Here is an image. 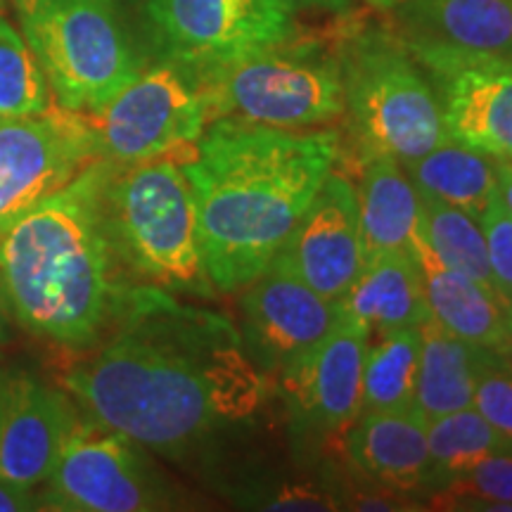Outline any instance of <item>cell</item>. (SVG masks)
Listing matches in <instances>:
<instances>
[{
  "label": "cell",
  "mask_w": 512,
  "mask_h": 512,
  "mask_svg": "<svg viewBox=\"0 0 512 512\" xmlns=\"http://www.w3.org/2000/svg\"><path fill=\"white\" fill-rule=\"evenodd\" d=\"M366 261L382 254H413L418 247L420 195L394 157L368 152L356 188Z\"/></svg>",
  "instance_id": "obj_20"
},
{
  "label": "cell",
  "mask_w": 512,
  "mask_h": 512,
  "mask_svg": "<svg viewBox=\"0 0 512 512\" xmlns=\"http://www.w3.org/2000/svg\"><path fill=\"white\" fill-rule=\"evenodd\" d=\"M368 342L370 332L339 311L328 335L275 375L292 425L306 437H344L361 415Z\"/></svg>",
  "instance_id": "obj_13"
},
{
  "label": "cell",
  "mask_w": 512,
  "mask_h": 512,
  "mask_svg": "<svg viewBox=\"0 0 512 512\" xmlns=\"http://www.w3.org/2000/svg\"><path fill=\"white\" fill-rule=\"evenodd\" d=\"M370 8L380 10V12H389V15H396V12H403L413 5L425 3V0H366Z\"/></svg>",
  "instance_id": "obj_34"
},
{
  "label": "cell",
  "mask_w": 512,
  "mask_h": 512,
  "mask_svg": "<svg viewBox=\"0 0 512 512\" xmlns=\"http://www.w3.org/2000/svg\"><path fill=\"white\" fill-rule=\"evenodd\" d=\"M207 100L209 124L238 119L273 128H309L344 114L335 38L299 36L233 60L190 69Z\"/></svg>",
  "instance_id": "obj_6"
},
{
  "label": "cell",
  "mask_w": 512,
  "mask_h": 512,
  "mask_svg": "<svg viewBox=\"0 0 512 512\" xmlns=\"http://www.w3.org/2000/svg\"><path fill=\"white\" fill-rule=\"evenodd\" d=\"M479 349L441 330L432 318L420 325L415 411L425 420L472 406Z\"/></svg>",
  "instance_id": "obj_22"
},
{
  "label": "cell",
  "mask_w": 512,
  "mask_h": 512,
  "mask_svg": "<svg viewBox=\"0 0 512 512\" xmlns=\"http://www.w3.org/2000/svg\"><path fill=\"white\" fill-rule=\"evenodd\" d=\"M273 261L330 302L349 292L366 264V249L356 185L347 176L330 171Z\"/></svg>",
  "instance_id": "obj_15"
},
{
  "label": "cell",
  "mask_w": 512,
  "mask_h": 512,
  "mask_svg": "<svg viewBox=\"0 0 512 512\" xmlns=\"http://www.w3.org/2000/svg\"><path fill=\"white\" fill-rule=\"evenodd\" d=\"M425 510L512 512V451L496 453L465 475L434 486Z\"/></svg>",
  "instance_id": "obj_28"
},
{
  "label": "cell",
  "mask_w": 512,
  "mask_h": 512,
  "mask_svg": "<svg viewBox=\"0 0 512 512\" xmlns=\"http://www.w3.org/2000/svg\"><path fill=\"white\" fill-rule=\"evenodd\" d=\"M510 354L479 349L472 406L479 415L512 441V363Z\"/></svg>",
  "instance_id": "obj_29"
},
{
  "label": "cell",
  "mask_w": 512,
  "mask_h": 512,
  "mask_svg": "<svg viewBox=\"0 0 512 512\" xmlns=\"http://www.w3.org/2000/svg\"><path fill=\"white\" fill-rule=\"evenodd\" d=\"M64 373L88 418L150 453L181 460L261 406L264 373L228 318L140 285L100 339Z\"/></svg>",
  "instance_id": "obj_1"
},
{
  "label": "cell",
  "mask_w": 512,
  "mask_h": 512,
  "mask_svg": "<svg viewBox=\"0 0 512 512\" xmlns=\"http://www.w3.org/2000/svg\"><path fill=\"white\" fill-rule=\"evenodd\" d=\"M437 93L446 138L512 162V57L408 43Z\"/></svg>",
  "instance_id": "obj_12"
},
{
  "label": "cell",
  "mask_w": 512,
  "mask_h": 512,
  "mask_svg": "<svg viewBox=\"0 0 512 512\" xmlns=\"http://www.w3.org/2000/svg\"><path fill=\"white\" fill-rule=\"evenodd\" d=\"M494 169H496L498 195H501L503 204L512 214V162L510 159H494Z\"/></svg>",
  "instance_id": "obj_33"
},
{
  "label": "cell",
  "mask_w": 512,
  "mask_h": 512,
  "mask_svg": "<svg viewBox=\"0 0 512 512\" xmlns=\"http://www.w3.org/2000/svg\"><path fill=\"white\" fill-rule=\"evenodd\" d=\"M259 510H339V503L328 482H287L275 484L268 494L256 498Z\"/></svg>",
  "instance_id": "obj_31"
},
{
  "label": "cell",
  "mask_w": 512,
  "mask_h": 512,
  "mask_svg": "<svg viewBox=\"0 0 512 512\" xmlns=\"http://www.w3.org/2000/svg\"><path fill=\"white\" fill-rule=\"evenodd\" d=\"M418 361L420 328L387 332L368 342L361 377V413L413 408Z\"/></svg>",
  "instance_id": "obj_25"
},
{
  "label": "cell",
  "mask_w": 512,
  "mask_h": 512,
  "mask_svg": "<svg viewBox=\"0 0 512 512\" xmlns=\"http://www.w3.org/2000/svg\"><path fill=\"white\" fill-rule=\"evenodd\" d=\"M19 24L64 110H102L145 67L119 0H38Z\"/></svg>",
  "instance_id": "obj_7"
},
{
  "label": "cell",
  "mask_w": 512,
  "mask_h": 512,
  "mask_svg": "<svg viewBox=\"0 0 512 512\" xmlns=\"http://www.w3.org/2000/svg\"><path fill=\"white\" fill-rule=\"evenodd\" d=\"M240 299L242 344L264 375H278L318 344L339 318V304L320 297L297 275L271 261Z\"/></svg>",
  "instance_id": "obj_14"
},
{
  "label": "cell",
  "mask_w": 512,
  "mask_h": 512,
  "mask_svg": "<svg viewBox=\"0 0 512 512\" xmlns=\"http://www.w3.org/2000/svg\"><path fill=\"white\" fill-rule=\"evenodd\" d=\"M0 396H3V377H0Z\"/></svg>",
  "instance_id": "obj_40"
},
{
  "label": "cell",
  "mask_w": 512,
  "mask_h": 512,
  "mask_svg": "<svg viewBox=\"0 0 512 512\" xmlns=\"http://www.w3.org/2000/svg\"><path fill=\"white\" fill-rule=\"evenodd\" d=\"M0 3H3V0H0Z\"/></svg>",
  "instance_id": "obj_42"
},
{
  "label": "cell",
  "mask_w": 512,
  "mask_h": 512,
  "mask_svg": "<svg viewBox=\"0 0 512 512\" xmlns=\"http://www.w3.org/2000/svg\"><path fill=\"white\" fill-rule=\"evenodd\" d=\"M83 411L67 389L19 373L0 396V479L38 489L53 475Z\"/></svg>",
  "instance_id": "obj_16"
},
{
  "label": "cell",
  "mask_w": 512,
  "mask_h": 512,
  "mask_svg": "<svg viewBox=\"0 0 512 512\" xmlns=\"http://www.w3.org/2000/svg\"><path fill=\"white\" fill-rule=\"evenodd\" d=\"M354 0H318V10L337 12V15H347Z\"/></svg>",
  "instance_id": "obj_35"
},
{
  "label": "cell",
  "mask_w": 512,
  "mask_h": 512,
  "mask_svg": "<svg viewBox=\"0 0 512 512\" xmlns=\"http://www.w3.org/2000/svg\"><path fill=\"white\" fill-rule=\"evenodd\" d=\"M38 505L62 512H147L174 508V494L145 446L83 413Z\"/></svg>",
  "instance_id": "obj_8"
},
{
  "label": "cell",
  "mask_w": 512,
  "mask_h": 512,
  "mask_svg": "<svg viewBox=\"0 0 512 512\" xmlns=\"http://www.w3.org/2000/svg\"><path fill=\"white\" fill-rule=\"evenodd\" d=\"M55 105L29 41L0 12V117H38Z\"/></svg>",
  "instance_id": "obj_27"
},
{
  "label": "cell",
  "mask_w": 512,
  "mask_h": 512,
  "mask_svg": "<svg viewBox=\"0 0 512 512\" xmlns=\"http://www.w3.org/2000/svg\"><path fill=\"white\" fill-rule=\"evenodd\" d=\"M337 155V131L238 119H216L204 128L183 166L214 290H242L271 264Z\"/></svg>",
  "instance_id": "obj_2"
},
{
  "label": "cell",
  "mask_w": 512,
  "mask_h": 512,
  "mask_svg": "<svg viewBox=\"0 0 512 512\" xmlns=\"http://www.w3.org/2000/svg\"><path fill=\"white\" fill-rule=\"evenodd\" d=\"M119 3H136V0H119Z\"/></svg>",
  "instance_id": "obj_41"
},
{
  "label": "cell",
  "mask_w": 512,
  "mask_h": 512,
  "mask_svg": "<svg viewBox=\"0 0 512 512\" xmlns=\"http://www.w3.org/2000/svg\"><path fill=\"white\" fill-rule=\"evenodd\" d=\"M479 223L484 230L494 290L505 306L512 302V214L503 204L498 190L479 216Z\"/></svg>",
  "instance_id": "obj_30"
},
{
  "label": "cell",
  "mask_w": 512,
  "mask_h": 512,
  "mask_svg": "<svg viewBox=\"0 0 512 512\" xmlns=\"http://www.w3.org/2000/svg\"><path fill=\"white\" fill-rule=\"evenodd\" d=\"M403 169L420 195L465 209L477 219L498 190L494 157L451 138L441 140L427 155L403 164Z\"/></svg>",
  "instance_id": "obj_23"
},
{
  "label": "cell",
  "mask_w": 512,
  "mask_h": 512,
  "mask_svg": "<svg viewBox=\"0 0 512 512\" xmlns=\"http://www.w3.org/2000/svg\"><path fill=\"white\" fill-rule=\"evenodd\" d=\"M394 22L408 43L512 57V0H425Z\"/></svg>",
  "instance_id": "obj_18"
},
{
  "label": "cell",
  "mask_w": 512,
  "mask_h": 512,
  "mask_svg": "<svg viewBox=\"0 0 512 512\" xmlns=\"http://www.w3.org/2000/svg\"><path fill=\"white\" fill-rule=\"evenodd\" d=\"M337 304L339 311L358 320L370 337L418 330L430 318L422 273L413 254H382L368 259Z\"/></svg>",
  "instance_id": "obj_21"
},
{
  "label": "cell",
  "mask_w": 512,
  "mask_h": 512,
  "mask_svg": "<svg viewBox=\"0 0 512 512\" xmlns=\"http://www.w3.org/2000/svg\"><path fill=\"white\" fill-rule=\"evenodd\" d=\"M503 311H505V337H508V351L512 356V302L505 304Z\"/></svg>",
  "instance_id": "obj_38"
},
{
  "label": "cell",
  "mask_w": 512,
  "mask_h": 512,
  "mask_svg": "<svg viewBox=\"0 0 512 512\" xmlns=\"http://www.w3.org/2000/svg\"><path fill=\"white\" fill-rule=\"evenodd\" d=\"M344 114L363 152L408 164L446 140L430 76L396 27L349 22L335 36Z\"/></svg>",
  "instance_id": "obj_5"
},
{
  "label": "cell",
  "mask_w": 512,
  "mask_h": 512,
  "mask_svg": "<svg viewBox=\"0 0 512 512\" xmlns=\"http://www.w3.org/2000/svg\"><path fill=\"white\" fill-rule=\"evenodd\" d=\"M41 510L36 489L12 484L8 479H0V512H27Z\"/></svg>",
  "instance_id": "obj_32"
},
{
  "label": "cell",
  "mask_w": 512,
  "mask_h": 512,
  "mask_svg": "<svg viewBox=\"0 0 512 512\" xmlns=\"http://www.w3.org/2000/svg\"><path fill=\"white\" fill-rule=\"evenodd\" d=\"M415 259L422 273L427 313L434 323L470 347L510 354L498 294L470 275L439 264L422 247L415 249Z\"/></svg>",
  "instance_id": "obj_19"
},
{
  "label": "cell",
  "mask_w": 512,
  "mask_h": 512,
  "mask_svg": "<svg viewBox=\"0 0 512 512\" xmlns=\"http://www.w3.org/2000/svg\"><path fill=\"white\" fill-rule=\"evenodd\" d=\"M3 309H5V299H3V292H0V332H3Z\"/></svg>",
  "instance_id": "obj_39"
},
{
  "label": "cell",
  "mask_w": 512,
  "mask_h": 512,
  "mask_svg": "<svg viewBox=\"0 0 512 512\" xmlns=\"http://www.w3.org/2000/svg\"><path fill=\"white\" fill-rule=\"evenodd\" d=\"M3 3H8L10 8L17 12V17L24 19L27 15H31V12H34L38 0H3Z\"/></svg>",
  "instance_id": "obj_36"
},
{
  "label": "cell",
  "mask_w": 512,
  "mask_h": 512,
  "mask_svg": "<svg viewBox=\"0 0 512 512\" xmlns=\"http://www.w3.org/2000/svg\"><path fill=\"white\" fill-rule=\"evenodd\" d=\"M159 60L209 67L297 34L283 0H145Z\"/></svg>",
  "instance_id": "obj_11"
},
{
  "label": "cell",
  "mask_w": 512,
  "mask_h": 512,
  "mask_svg": "<svg viewBox=\"0 0 512 512\" xmlns=\"http://www.w3.org/2000/svg\"><path fill=\"white\" fill-rule=\"evenodd\" d=\"M427 448H430L434 489L448 479L465 475L467 470L496 453H510L512 441L496 432L475 406H467L427 420Z\"/></svg>",
  "instance_id": "obj_26"
},
{
  "label": "cell",
  "mask_w": 512,
  "mask_h": 512,
  "mask_svg": "<svg viewBox=\"0 0 512 512\" xmlns=\"http://www.w3.org/2000/svg\"><path fill=\"white\" fill-rule=\"evenodd\" d=\"M344 451L361 475L420 498L432 489L427 420L415 411L361 413L344 432Z\"/></svg>",
  "instance_id": "obj_17"
},
{
  "label": "cell",
  "mask_w": 512,
  "mask_h": 512,
  "mask_svg": "<svg viewBox=\"0 0 512 512\" xmlns=\"http://www.w3.org/2000/svg\"><path fill=\"white\" fill-rule=\"evenodd\" d=\"M283 3L294 12V15H297L299 10H318V0H283Z\"/></svg>",
  "instance_id": "obj_37"
},
{
  "label": "cell",
  "mask_w": 512,
  "mask_h": 512,
  "mask_svg": "<svg viewBox=\"0 0 512 512\" xmlns=\"http://www.w3.org/2000/svg\"><path fill=\"white\" fill-rule=\"evenodd\" d=\"M190 152L136 164L110 162L105 216L114 249L136 283L202 294L214 285L204 268L195 192L183 166Z\"/></svg>",
  "instance_id": "obj_4"
},
{
  "label": "cell",
  "mask_w": 512,
  "mask_h": 512,
  "mask_svg": "<svg viewBox=\"0 0 512 512\" xmlns=\"http://www.w3.org/2000/svg\"><path fill=\"white\" fill-rule=\"evenodd\" d=\"M110 166L95 159L0 235L5 309L57 347L93 349L140 287L121 264L107 226Z\"/></svg>",
  "instance_id": "obj_3"
},
{
  "label": "cell",
  "mask_w": 512,
  "mask_h": 512,
  "mask_svg": "<svg viewBox=\"0 0 512 512\" xmlns=\"http://www.w3.org/2000/svg\"><path fill=\"white\" fill-rule=\"evenodd\" d=\"M418 247L430 252L446 268L470 275L477 283L494 290L482 223L465 209L420 195Z\"/></svg>",
  "instance_id": "obj_24"
},
{
  "label": "cell",
  "mask_w": 512,
  "mask_h": 512,
  "mask_svg": "<svg viewBox=\"0 0 512 512\" xmlns=\"http://www.w3.org/2000/svg\"><path fill=\"white\" fill-rule=\"evenodd\" d=\"M100 159L88 114L55 102L38 117H0V235Z\"/></svg>",
  "instance_id": "obj_10"
},
{
  "label": "cell",
  "mask_w": 512,
  "mask_h": 512,
  "mask_svg": "<svg viewBox=\"0 0 512 512\" xmlns=\"http://www.w3.org/2000/svg\"><path fill=\"white\" fill-rule=\"evenodd\" d=\"M88 119L100 157L112 164L176 155L195 145L209 126L207 100L195 74L169 60L145 64L136 79Z\"/></svg>",
  "instance_id": "obj_9"
}]
</instances>
